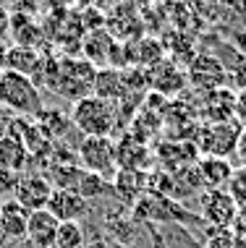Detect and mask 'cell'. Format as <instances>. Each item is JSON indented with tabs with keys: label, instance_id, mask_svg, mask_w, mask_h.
<instances>
[{
	"label": "cell",
	"instance_id": "33",
	"mask_svg": "<svg viewBox=\"0 0 246 248\" xmlns=\"http://www.w3.org/2000/svg\"><path fill=\"white\" fill-rule=\"evenodd\" d=\"M8 50H11V45L5 42V39H0V71L5 68V58H8Z\"/></svg>",
	"mask_w": 246,
	"mask_h": 248
},
{
	"label": "cell",
	"instance_id": "22",
	"mask_svg": "<svg viewBox=\"0 0 246 248\" xmlns=\"http://www.w3.org/2000/svg\"><path fill=\"white\" fill-rule=\"evenodd\" d=\"M55 248H86L84 227L79 222H61L55 235Z\"/></svg>",
	"mask_w": 246,
	"mask_h": 248
},
{
	"label": "cell",
	"instance_id": "24",
	"mask_svg": "<svg viewBox=\"0 0 246 248\" xmlns=\"http://www.w3.org/2000/svg\"><path fill=\"white\" fill-rule=\"evenodd\" d=\"M228 188H230L228 193L233 196V201L238 204V209L246 212V167H241V170L233 172V180H230Z\"/></svg>",
	"mask_w": 246,
	"mask_h": 248
},
{
	"label": "cell",
	"instance_id": "28",
	"mask_svg": "<svg viewBox=\"0 0 246 248\" xmlns=\"http://www.w3.org/2000/svg\"><path fill=\"white\" fill-rule=\"evenodd\" d=\"M230 84H236L238 92H246V60H241V63L230 71Z\"/></svg>",
	"mask_w": 246,
	"mask_h": 248
},
{
	"label": "cell",
	"instance_id": "32",
	"mask_svg": "<svg viewBox=\"0 0 246 248\" xmlns=\"http://www.w3.org/2000/svg\"><path fill=\"white\" fill-rule=\"evenodd\" d=\"M86 248H123V246L113 243V240H105V238H97V240H92V243H86Z\"/></svg>",
	"mask_w": 246,
	"mask_h": 248
},
{
	"label": "cell",
	"instance_id": "25",
	"mask_svg": "<svg viewBox=\"0 0 246 248\" xmlns=\"http://www.w3.org/2000/svg\"><path fill=\"white\" fill-rule=\"evenodd\" d=\"M207 248H238L233 230H215L210 227V235H207Z\"/></svg>",
	"mask_w": 246,
	"mask_h": 248
},
{
	"label": "cell",
	"instance_id": "26",
	"mask_svg": "<svg viewBox=\"0 0 246 248\" xmlns=\"http://www.w3.org/2000/svg\"><path fill=\"white\" fill-rule=\"evenodd\" d=\"M18 180H21V172H13L8 167L0 165V199H3L5 193H16Z\"/></svg>",
	"mask_w": 246,
	"mask_h": 248
},
{
	"label": "cell",
	"instance_id": "18",
	"mask_svg": "<svg viewBox=\"0 0 246 248\" xmlns=\"http://www.w3.org/2000/svg\"><path fill=\"white\" fill-rule=\"evenodd\" d=\"M8 37L18 45V47L37 50L39 42H42V29H39V24L32 16H26V13H13Z\"/></svg>",
	"mask_w": 246,
	"mask_h": 248
},
{
	"label": "cell",
	"instance_id": "10",
	"mask_svg": "<svg viewBox=\"0 0 246 248\" xmlns=\"http://www.w3.org/2000/svg\"><path fill=\"white\" fill-rule=\"evenodd\" d=\"M204 123H225V120H236V92L230 86H220L215 92L204 94L202 107Z\"/></svg>",
	"mask_w": 246,
	"mask_h": 248
},
{
	"label": "cell",
	"instance_id": "29",
	"mask_svg": "<svg viewBox=\"0 0 246 248\" xmlns=\"http://www.w3.org/2000/svg\"><path fill=\"white\" fill-rule=\"evenodd\" d=\"M236 120L241 128H246V92H236Z\"/></svg>",
	"mask_w": 246,
	"mask_h": 248
},
{
	"label": "cell",
	"instance_id": "6",
	"mask_svg": "<svg viewBox=\"0 0 246 248\" xmlns=\"http://www.w3.org/2000/svg\"><path fill=\"white\" fill-rule=\"evenodd\" d=\"M79 165L86 172L102 175L105 180H113L118 172V159H115V141L108 136H89L79 144L76 149Z\"/></svg>",
	"mask_w": 246,
	"mask_h": 248
},
{
	"label": "cell",
	"instance_id": "27",
	"mask_svg": "<svg viewBox=\"0 0 246 248\" xmlns=\"http://www.w3.org/2000/svg\"><path fill=\"white\" fill-rule=\"evenodd\" d=\"M16 118H18V115H13L11 110L0 107V141H3V139L13 131V125H16Z\"/></svg>",
	"mask_w": 246,
	"mask_h": 248
},
{
	"label": "cell",
	"instance_id": "5",
	"mask_svg": "<svg viewBox=\"0 0 246 248\" xmlns=\"http://www.w3.org/2000/svg\"><path fill=\"white\" fill-rule=\"evenodd\" d=\"M241 125L238 120H225V123H204L199 125L197 133V149L204 157H223L228 159L230 154H236L238 136H241Z\"/></svg>",
	"mask_w": 246,
	"mask_h": 248
},
{
	"label": "cell",
	"instance_id": "21",
	"mask_svg": "<svg viewBox=\"0 0 246 248\" xmlns=\"http://www.w3.org/2000/svg\"><path fill=\"white\" fill-rule=\"evenodd\" d=\"M37 123H39V128H42V133L50 139V141H61V139L66 136V131H68V125H71V115H66V112L50 107V110H42L37 115Z\"/></svg>",
	"mask_w": 246,
	"mask_h": 248
},
{
	"label": "cell",
	"instance_id": "16",
	"mask_svg": "<svg viewBox=\"0 0 246 248\" xmlns=\"http://www.w3.org/2000/svg\"><path fill=\"white\" fill-rule=\"evenodd\" d=\"M113 191L123 204H136L147 193V172L142 170H118L113 178Z\"/></svg>",
	"mask_w": 246,
	"mask_h": 248
},
{
	"label": "cell",
	"instance_id": "3",
	"mask_svg": "<svg viewBox=\"0 0 246 248\" xmlns=\"http://www.w3.org/2000/svg\"><path fill=\"white\" fill-rule=\"evenodd\" d=\"M95 76H97V68L89 60L63 58V60H58V78H55V89L52 92L79 102L84 97H92Z\"/></svg>",
	"mask_w": 246,
	"mask_h": 248
},
{
	"label": "cell",
	"instance_id": "23",
	"mask_svg": "<svg viewBox=\"0 0 246 248\" xmlns=\"http://www.w3.org/2000/svg\"><path fill=\"white\" fill-rule=\"evenodd\" d=\"M108 186H110V180H105L102 175H95V172H86L82 170V178H79V183H76V191L82 199H97V196H102L105 191H108Z\"/></svg>",
	"mask_w": 246,
	"mask_h": 248
},
{
	"label": "cell",
	"instance_id": "7",
	"mask_svg": "<svg viewBox=\"0 0 246 248\" xmlns=\"http://www.w3.org/2000/svg\"><path fill=\"white\" fill-rule=\"evenodd\" d=\"M186 78H189V84H194L197 89H202L207 94V92H215L220 86H225L228 71H225V65L215 55H197L194 63L186 68Z\"/></svg>",
	"mask_w": 246,
	"mask_h": 248
},
{
	"label": "cell",
	"instance_id": "9",
	"mask_svg": "<svg viewBox=\"0 0 246 248\" xmlns=\"http://www.w3.org/2000/svg\"><path fill=\"white\" fill-rule=\"evenodd\" d=\"M45 209H48L52 217L58 219V222H79V219L86 217V212H89V201L82 199L74 191L55 188Z\"/></svg>",
	"mask_w": 246,
	"mask_h": 248
},
{
	"label": "cell",
	"instance_id": "19",
	"mask_svg": "<svg viewBox=\"0 0 246 248\" xmlns=\"http://www.w3.org/2000/svg\"><path fill=\"white\" fill-rule=\"evenodd\" d=\"M29 162H32V157H29V152H26L24 141L11 131L8 136L0 141V165L8 167L13 172H21Z\"/></svg>",
	"mask_w": 246,
	"mask_h": 248
},
{
	"label": "cell",
	"instance_id": "30",
	"mask_svg": "<svg viewBox=\"0 0 246 248\" xmlns=\"http://www.w3.org/2000/svg\"><path fill=\"white\" fill-rule=\"evenodd\" d=\"M11 16H13L11 8L0 3V39L8 37V31H11Z\"/></svg>",
	"mask_w": 246,
	"mask_h": 248
},
{
	"label": "cell",
	"instance_id": "34",
	"mask_svg": "<svg viewBox=\"0 0 246 248\" xmlns=\"http://www.w3.org/2000/svg\"><path fill=\"white\" fill-rule=\"evenodd\" d=\"M0 204H3V199H0Z\"/></svg>",
	"mask_w": 246,
	"mask_h": 248
},
{
	"label": "cell",
	"instance_id": "15",
	"mask_svg": "<svg viewBox=\"0 0 246 248\" xmlns=\"http://www.w3.org/2000/svg\"><path fill=\"white\" fill-rule=\"evenodd\" d=\"M199 178H202L204 188H228L233 180V165L223 157H199L197 162Z\"/></svg>",
	"mask_w": 246,
	"mask_h": 248
},
{
	"label": "cell",
	"instance_id": "17",
	"mask_svg": "<svg viewBox=\"0 0 246 248\" xmlns=\"http://www.w3.org/2000/svg\"><path fill=\"white\" fill-rule=\"evenodd\" d=\"M95 97L105 99V102H123L126 97H129V89H126V78L121 71L115 68H99L97 76H95V92H92Z\"/></svg>",
	"mask_w": 246,
	"mask_h": 248
},
{
	"label": "cell",
	"instance_id": "31",
	"mask_svg": "<svg viewBox=\"0 0 246 248\" xmlns=\"http://www.w3.org/2000/svg\"><path fill=\"white\" fill-rule=\"evenodd\" d=\"M236 154H238V159H241V165L246 167V128L241 131V136H238V146H236Z\"/></svg>",
	"mask_w": 246,
	"mask_h": 248
},
{
	"label": "cell",
	"instance_id": "14",
	"mask_svg": "<svg viewBox=\"0 0 246 248\" xmlns=\"http://www.w3.org/2000/svg\"><path fill=\"white\" fill-rule=\"evenodd\" d=\"M186 73H181L173 60H163V63H157L155 68H149V86L155 92H160V97H173L178 94V92L186 86Z\"/></svg>",
	"mask_w": 246,
	"mask_h": 248
},
{
	"label": "cell",
	"instance_id": "11",
	"mask_svg": "<svg viewBox=\"0 0 246 248\" xmlns=\"http://www.w3.org/2000/svg\"><path fill=\"white\" fill-rule=\"evenodd\" d=\"M115 159H118V170H142L144 172V167L152 159V152L136 136L123 133V139L115 144Z\"/></svg>",
	"mask_w": 246,
	"mask_h": 248
},
{
	"label": "cell",
	"instance_id": "12",
	"mask_svg": "<svg viewBox=\"0 0 246 248\" xmlns=\"http://www.w3.org/2000/svg\"><path fill=\"white\" fill-rule=\"evenodd\" d=\"M26 225H29V212L13 196L3 199V204H0V238L3 240L26 238Z\"/></svg>",
	"mask_w": 246,
	"mask_h": 248
},
{
	"label": "cell",
	"instance_id": "4",
	"mask_svg": "<svg viewBox=\"0 0 246 248\" xmlns=\"http://www.w3.org/2000/svg\"><path fill=\"white\" fill-rule=\"evenodd\" d=\"M238 217H241V209L228 193V188L199 191V219L202 222H207L215 230H230Z\"/></svg>",
	"mask_w": 246,
	"mask_h": 248
},
{
	"label": "cell",
	"instance_id": "2",
	"mask_svg": "<svg viewBox=\"0 0 246 248\" xmlns=\"http://www.w3.org/2000/svg\"><path fill=\"white\" fill-rule=\"evenodd\" d=\"M0 107L18 118H37L45 110L42 92L29 76L13 71H0Z\"/></svg>",
	"mask_w": 246,
	"mask_h": 248
},
{
	"label": "cell",
	"instance_id": "13",
	"mask_svg": "<svg viewBox=\"0 0 246 248\" xmlns=\"http://www.w3.org/2000/svg\"><path fill=\"white\" fill-rule=\"evenodd\" d=\"M58 222L48 209H39L29 214V225H26V240L34 248H55V235H58Z\"/></svg>",
	"mask_w": 246,
	"mask_h": 248
},
{
	"label": "cell",
	"instance_id": "20",
	"mask_svg": "<svg viewBox=\"0 0 246 248\" xmlns=\"http://www.w3.org/2000/svg\"><path fill=\"white\" fill-rule=\"evenodd\" d=\"M39 60H42V55H39L37 50L11 45L3 71H13V73H21V76H29L32 78V76H34V71H37V65H39Z\"/></svg>",
	"mask_w": 246,
	"mask_h": 248
},
{
	"label": "cell",
	"instance_id": "1",
	"mask_svg": "<svg viewBox=\"0 0 246 248\" xmlns=\"http://www.w3.org/2000/svg\"><path fill=\"white\" fill-rule=\"evenodd\" d=\"M71 125H76L84 133V139L89 136L113 139V131L121 125V115H118V107L113 102H105V99L92 94L74 102V107H71Z\"/></svg>",
	"mask_w": 246,
	"mask_h": 248
},
{
	"label": "cell",
	"instance_id": "8",
	"mask_svg": "<svg viewBox=\"0 0 246 248\" xmlns=\"http://www.w3.org/2000/svg\"><path fill=\"white\" fill-rule=\"evenodd\" d=\"M52 191H55V188H52L50 178H45V175H21L13 199H16L18 204L32 214V212H39V209L48 206Z\"/></svg>",
	"mask_w": 246,
	"mask_h": 248
}]
</instances>
